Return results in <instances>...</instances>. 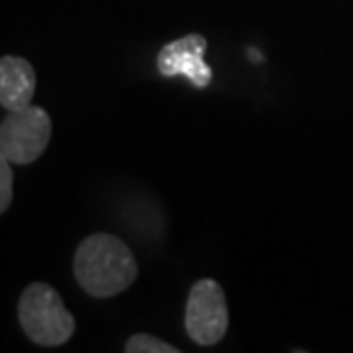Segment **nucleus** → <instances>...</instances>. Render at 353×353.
I'll return each instance as SVG.
<instances>
[{"mask_svg":"<svg viewBox=\"0 0 353 353\" xmlns=\"http://www.w3.org/2000/svg\"><path fill=\"white\" fill-rule=\"evenodd\" d=\"M74 275L83 292L97 299H110L136 282L138 262L122 239L90 234L76 250Z\"/></svg>","mask_w":353,"mask_h":353,"instance_id":"obj_1","label":"nucleus"},{"mask_svg":"<svg viewBox=\"0 0 353 353\" xmlns=\"http://www.w3.org/2000/svg\"><path fill=\"white\" fill-rule=\"evenodd\" d=\"M19 321L23 333L41 347H60L76 330V319L60 294L46 282L26 287L19 301Z\"/></svg>","mask_w":353,"mask_h":353,"instance_id":"obj_2","label":"nucleus"},{"mask_svg":"<svg viewBox=\"0 0 353 353\" xmlns=\"http://www.w3.org/2000/svg\"><path fill=\"white\" fill-rule=\"evenodd\" d=\"M51 117L39 105L10 110L0 124V154L17 165H30L51 143Z\"/></svg>","mask_w":353,"mask_h":353,"instance_id":"obj_3","label":"nucleus"},{"mask_svg":"<svg viewBox=\"0 0 353 353\" xmlns=\"http://www.w3.org/2000/svg\"><path fill=\"white\" fill-rule=\"evenodd\" d=\"M230 326V310L223 287L204 278L195 282L186 303V333L200 347H214L225 337Z\"/></svg>","mask_w":353,"mask_h":353,"instance_id":"obj_4","label":"nucleus"},{"mask_svg":"<svg viewBox=\"0 0 353 353\" xmlns=\"http://www.w3.org/2000/svg\"><path fill=\"white\" fill-rule=\"evenodd\" d=\"M207 39L202 34H186L159 51L157 67L161 76H186L197 90H204L214 79L211 67L204 62Z\"/></svg>","mask_w":353,"mask_h":353,"instance_id":"obj_5","label":"nucleus"},{"mask_svg":"<svg viewBox=\"0 0 353 353\" xmlns=\"http://www.w3.org/2000/svg\"><path fill=\"white\" fill-rule=\"evenodd\" d=\"M37 76L26 58L3 55L0 60V105L5 110H21L30 105Z\"/></svg>","mask_w":353,"mask_h":353,"instance_id":"obj_6","label":"nucleus"},{"mask_svg":"<svg viewBox=\"0 0 353 353\" xmlns=\"http://www.w3.org/2000/svg\"><path fill=\"white\" fill-rule=\"evenodd\" d=\"M126 353H179V349L174 344H168L163 340H157V337L147 335V333H138L129 337V342L124 344Z\"/></svg>","mask_w":353,"mask_h":353,"instance_id":"obj_7","label":"nucleus"},{"mask_svg":"<svg viewBox=\"0 0 353 353\" xmlns=\"http://www.w3.org/2000/svg\"><path fill=\"white\" fill-rule=\"evenodd\" d=\"M12 186H14L12 161L0 154V214H5L12 204Z\"/></svg>","mask_w":353,"mask_h":353,"instance_id":"obj_8","label":"nucleus"}]
</instances>
